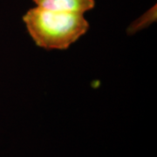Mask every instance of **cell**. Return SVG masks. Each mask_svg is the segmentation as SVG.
Listing matches in <instances>:
<instances>
[{"label":"cell","instance_id":"1","mask_svg":"<svg viewBox=\"0 0 157 157\" xmlns=\"http://www.w3.org/2000/svg\"><path fill=\"white\" fill-rule=\"evenodd\" d=\"M35 44L47 50H66L89 29L84 14L34 7L23 16Z\"/></svg>","mask_w":157,"mask_h":157},{"label":"cell","instance_id":"2","mask_svg":"<svg viewBox=\"0 0 157 157\" xmlns=\"http://www.w3.org/2000/svg\"><path fill=\"white\" fill-rule=\"evenodd\" d=\"M37 7L57 11L84 14L93 10L95 0H33Z\"/></svg>","mask_w":157,"mask_h":157}]
</instances>
